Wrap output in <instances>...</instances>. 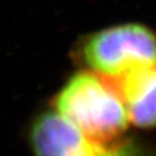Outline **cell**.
I'll use <instances>...</instances> for the list:
<instances>
[{
	"mask_svg": "<svg viewBox=\"0 0 156 156\" xmlns=\"http://www.w3.org/2000/svg\"><path fill=\"white\" fill-rule=\"evenodd\" d=\"M54 107L86 136L103 142L121 138L131 123L114 80L90 70L70 78Z\"/></svg>",
	"mask_w": 156,
	"mask_h": 156,
	"instance_id": "1",
	"label": "cell"
},
{
	"mask_svg": "<svg viewBox=\"0 0 156 156\" xmlns=\"http://www.w3.org/2000/svg\"><path fill=\"white\" fill-rule=\"evenodd\" d=\"M80 58L90 71L117 79L140 67L156 64V35L139 24L108 27L83 41Z\"/></svg>",
	"mask_w": 156,
	"mask_h": 156,
	"instance_id": "2",
	"label": "cell"
},
{
	"mask_svg": "<svg viewBox=\"0 0 156 156\" xmlns=\"http://www.w3.org/2000/svg\"><path fill=\"white\" fill-rule=\"evenodd\" d=\"M29 139L35 156H152L135 139L103 142L87 136L55 109L34 120Z\"/></svg>",
	"mask_w": 156,
	"mask_h": 156,
	"instance_id": "3",
	"label": "cell"
},
{
	"mask_svg": "<svg viewBox=\"0 0 156 156\" xmlns=\"http://www.w3.org/2000/svg\"><path fill=\"white\" fill-rule=\"evenodd\" d=\"M130 122L136 127H156V64L140 67L117 79Z\"/></svg>",
	"mask_w": 156,
	"mask_h": 156,
	"instance_id": "4",
	"label": "cell"
}]
</instances>
